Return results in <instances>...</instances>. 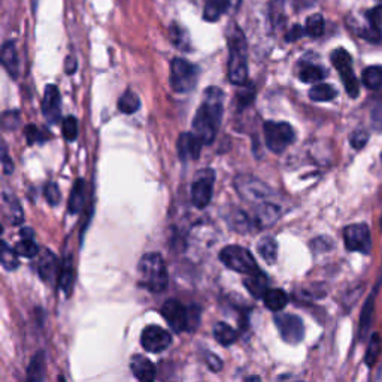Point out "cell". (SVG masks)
Masks as SVG:
<instances>
[{
  "instance_id": "4316f807",
  "label": "cell",
  "mask_w": 382,
  "mask_h": 382,
  "mask_svg": "<svg viewBox=\"0 0 382 382\" xmlns=\"http://www.w3.org/2000/svg\"><path fill=\"white\" fill-rule=\"evenodd\" d=\"M60 288L66 296L70 292L72 282H74V262H72L70 257H65L63 262H61L60 267Z\"/></svg>"
},
{
  "instance_id": "7dc6e473",
  "label": "cell",
  "mask_w": 382,
  "mask_h": 382,
  "mask_svg": "<svg viewBox=\"0 0 382 382\" xmlns=\"http://www.w3.org/2000/svg\"><path fill=\"white\" fill-rule=\"evenodd\" d=\"M66 74L67 75H72V74H75V70H77V58L74 56H69L66 58Z\"/></svg>"
},
{
  "instance_id": "c3c4849f",
  "label": "cell",
  "mask_w": 382,
  "mask_h": 382,
  "mask_svg": "<svg viewBox=\"0 0 382 382\" xmlns=\"http://www.w3.org/2000/svg\"><path fill=\"white\" fill-rule=\"evenodd\" d=\"M2 160H3V172L6 175H11L13 170H14V164L11 161V159L8 157V154H6V150H3V156H2Z\"/></svg>"
},
{
  "instance_id": "bcb514c9",
  "label": "cell",
  "mask_w": 382,
  "mask_h": 382,
  "mask_svg": "<svg viewBox=\"0 0 382 382\" xmlns=\"http://www.w3.org/2000/svg\"><path fill=\"white\" fill-rule=\"evenodd\" d=\"M372 121H374L375 127L382 129V105L375 106L374 113H372Z\"/></svg>"
},
{
  "instance_id": "db71d44e",
  "label": "cell",
  "mask_w": 382,
  "mask_h": 382,
  "mask_svg": "<svg viewBox=\"0 0 382 382\" xmlns=\"http://www.w3.org/2000/svg\"><path fill=\"white\" fill-rule=\"evenodd\" d=\"M379 2H382V0H379Z\"/></svg>"
},
{
  "instance_id": "d4e9b609",
  "label": "cell",
  "mask_w": 382,
  "mask_h": 382,
  "mask_svg": "<svg viewBox=\"0 0 382 382\" xmlns=\"http://www.w3.org/2000/svg\"><path fill=\"white\" fill-rule=\"evenodd\" d=\"M257 251H259L260 257L267 264H273L276 262L278 245H276V241L273 239V237L267 236V237L260 239L259 244H257Z\"/></svg>"
},
{
  "instance_id": "f6af8a7d",
  "label": "cell",
  "mask_w": 382,
  "mask_h": 382,
  "mask_svg": "<svg viewBox=\"0 0 382 382\" xmlns=\"http://www.w3.org/2000/svg\"><path fill=\"white\" fill-rule=\"evenodd\" d=\"M303 33H305V29H302L301 26L296 24V26L292 27L290 32L285 35V39L288 40V42H294V40H297L299 38H302Z\"/></svg>"
},
{
  "instance_id": "9a60e30c",
  "label": "cell",
  "mask_w": 382,
  "mask_h": 382,
  "mask_svg": "<svg viewBox=\"0 0 382 382\" xmlns=\"http://www.w3.org/2000/svg\"><path fill=\"white\" fill-rule=\"evenodd\" d=\"M132 374L141 382H152L156 378V366L152 361L143 356H133L130 360Z\"/></svg>"
},
{
  "instance_id": "e0dca14e",
  "label": "cell",
  "mask_w": 382,
  "mask_h": 382,
  "mask_svg": "<svg viewBox=\"0 0 382 382\" xmlns=\"http://www.w3.org/2000/svg\"><path fill=\"white\" fill-rule=\"evenodd\" d=\"M244 285L246 288V292L250 293L257 301H260V299H264L266 293L269 292V281H267V276L262 272L257 271L251 275H246V278L244 280Z\"/></svg>"
},
{
  "instance_id": "d6986e66",
  "label": "cell",
  "mask_w": 382,
  "mask_h": 382,
  "mask_svg": "<svg viewBox=\"0 0 382 382\" xmlns=\"http://www.w3.org/2000/svg\"><path fill=\"white\" fill-rule=\"evenodd\" d=\"M233 0H205L203 18L206 22H218V19L229 11Z\"/></svg>"
},
{
  "instance_id": "7a4b0ae2",
  "label": "cell",
  "mask_w": 382,
  "mask_h": 382,
  "mask_svg": "<svg viewBox=\"0 0 382 382\" xmlns=\"http://www.w3.org/2000/svg\"><path fill=\"white\" fill-rule=\"evenodd\" d=\"M227 47H229V61L227 75L234 86H245L248 82V45L245 35L239 26L232 23L227 29Z\"/></svg>"
},
{
  "instance_id": "d6a6232c",
  "label": "cell",
  "mask_w": 382,
  "mask_h": 382,
  "mask_svg": "<svg viewBox=\"0 0 382 382\" xmlns=\"http://www.w3.org/2000/svg\"><path fill=\"white\" fill-rule=\"evenodd\" d=\"M17 255L18 254L15 253V250L9 248V245L6 242L2 244V255H0V262H2V266L6 271H15L19 266Z\"/></svg>"
},
{
  "instance_id": "7bdbcfd3",
  "label": "cell",
  "mask_w": 382,
  "mask_h": 382,
  "mask_svg": "<svg viewBox=\"0 0 382 382\" xmlns=\"http://www.w3.org/2000/svg\"><path fill=\"white\" fill-rule=\"evenodd\" d=\"M367 133L363 130H357L351 135V145H353L356 150H361L366 143H367Z\"/></svg>"
},
{
  "instance_id": "681fc988",
  "label": "cell",
  "mask_w": 382,
  "mask_h": 382,
  "mask_svg": "<svg viewBox=\"0 0 382 382\" xmlns=\"http://www.w3.org/2000/svg\"><path fill=\"white\" fill-rule=\"evenodd\" d=\"M22 234V239H33V230L32 229H23L19 232Z\"/></svg>"
},
{
  "instance_id": "ee69618b",
  "label": "cell",
  "mask_w": 382,
  "mask_h": 382,
  "mask_svg": "<svg viewBox=\"0 0 382 382\" xmlns=\"http://www.w3.org/2000/svg\"><path fill=\"white\" fill-rule=\"evenodd\" d=\"M205 361H206V365L209 366V369L212 372H220L223 369V361L218 357H216L215 354L206 353L205 354Z\"/></svg>"
},
{
  "instance_id": "f35d334b",
  "label": "cell",
  "mask_w": 382,
  "mask_h": 382,
  "mask_svg": "<svg viewBox=\"0 0 382 382\" xmlns=\"http://www.w3.org/2000/svg\"><path fill=\"white\" fill-rule=\"evenodd\" d=\"M44 196H45V199L47 202L51 205V206H57L60 199H61V194H60V190L57 185L54 182H48L45 185V189H44Z\"/></svg>"
},
{
  "instance_id": "8d00e7d4",
  "label": "cell",
  "mask_w": 382,
  "mask_h": 382,
  "mask_svg": "<svg viewBox=\"0 0 382 382\" xmlns=\"http://www.w3.org/2000/svg\"><path fill=\"white\" fill-rule=\"evenodd\" d=\"M230 223H232L233 229L236 232H241V233L248 232L251 227V220L248 218L246 214H244L242 211H234L230 216Z\"/></svg>"
},
{
  "instance_id": "e575fe53",
  "label": "cell",
  "mask_w": 382,
  "mask_h": 382,
  "mask_svg": "<svg viewBox=\"0 0 382 382\" xmlns=\"http://www.w3.org/2000/svg\"><path fill=\"white\" fill-rule=\"evenodd\" d=\"M15 253L26 259H33L39 253V246L33 239H22L15 245Z\"/></svg>"
},
{
  "instance_id": "f1b7e54d",
  "label": "cell",
  "mask_w": 382,
  "mask_h": 382,
  "mask_svg": "<svg viewBox=\"0 0 382 382\" xmlns=\"http://www.w3.org/2000/svg\"><path fill=\"white\" fill-rule=\"evenodd\" d=\"M139 108H141V99L133 90L124 91L121 97L118 99V109L122 113L130 116V113H135L136 111H139Z\"/></svg>"
},
{
  "instance_id": "9c48e42d",
  "label": "cell",
  "mask_w": 382,
  "mask_h": 382,
  "mask_svg": "<svg viewBox=\"0 0 382 382\" xmlns=\"http://www.w3.org/2000/svg\"><path fill=\"white\" fill-rule=\"evenodd\" d=\"M275 324L278 332H280L284 342L290 345H297L302 342L305 336L303 321L297 315L293 314H276Z\"/></svg>"
},
{
  "instance_id": "8fae6325",
  "label": "cell",
  "mask_w": 382,
  "mask_h": 382,
  "mask_svg": "<svg viewBox=\"0 0 382 382\" xmlns=\"http://www.w3.org/2000/svg\"><path fill=\"white\" fill-rule=\"evenodd\" d=\"M344 241L347 250L369 254L372 248L370 230L366 224H351L344 230Z\"/></svg>"
},
{
  "instance_id": "ba28073f",
  "label": "cell",
  "mask_w": 382,
  "mask_h": 382,
  "mask_svg": "<svg viewBox=\"0 0 382 382\" xmlns=\"http://www.w3.org/2000/svg\"><path fill=\"white\" fill-rule=\"evenodd\" d=\"M215 182V172L206 168L196 173L191 182V203L198 209H205L211 203Z\"/></svg>"
},
{
  "instance_id": "60d3db41",
  "label": "cell",
  "mask_w": 382,
  "mask_h": 382,
  "mask_svg": "<svg viewBox=\"0 0 382 382\" xmlns=\"http://www.w3.org/2000/svg\"><path fill=\"white\" fill-rule=\"evenodd\" d=\"M26 136H27V141L29 143H35V142H44L47 139H49L45 133L42 130H39L38 127H35L33 124H30V126H27L26 129Z\"/></svg>"
},
{
  "instance_id": "3957f363",
  "label": "cell",
  "mask_w": 382,
  "mask_h": 382,
  "mask_svg": "<svg viewBox=\"0 0 382 382\" xmlns=\"http://www.w3.org/2000/svg\"><path fill=\"white\" fill-rule=\"evenodd\" d=\"M139 282L152 293H161L168 287V269L163 257L156 253L145 254L138 264Z\"/></svg>"
},
{
  "instance_id": "5b68a950",
  "label": "cell",
  "mask_w": 382,
  "mask_h": 382,
  "mask_svg": "<svg viewBox=\"0 0 382 382\" xmlns=\"http://www.w3.org/2000/svg\"><path fill=\"white\" fill-rule=\"evenodd\" d=\"M220 260L225 267H229L230 271L237 273L251 275L259 271L253 254L246 248L239 245H229L223 248L220 253Z\"/></svg>"
},
{
  "instance_id": "8992f818",
  "label": "cell",
  "mask_w": 382,
  "mask_h": 382,
  "mask_svg": "<svg viewBox=\"0 0 382 382\" xmlns=\"http://www.w3.org/2000/svg\"><path fill=\"white\" fill-rule=\"evenodd\" d=\"M263 132L267 148L275 154H281L284 150H287V147H290L296 138L294 129L288 122L266 121Z\"/></svg>"
},
{
  "instance_id": "836d02e7",
  "label": "cell",
  "mask_w": 382,
  "mask_h": 382,
  "mask_svg": "<svg viewBox=\"0 0 382 382\" xmlns=\"http://www.w3.org/2000/svg\"><path fill=\"white\" fill-rule=\"evenodd\" d=\"M324 70L321 67L318 66H312V65H308V66H303L301 69V74H299V77H301V79L303 82H306V84H312V82H318L321 81L324 78Z\"/></svg>"
},
{
  "instance_id": "2e32d148",
  "label": "cell",
  "mask_w": 382,
  "mask_h": 382,
  "mask_svg": "<svg viewBox=\"0 0 382 382\" xmlns=\"http://www.w3.org/2000/svg\"><path fill=\"white\" fill-rule=\"evenodd\" d=\"M178 156L182 161L185 160H194L200 156V150H202V143L200 141L196 138L193 133H182V135L178 138Z\"/></svg>"
},
{
  "instance_id": "b9f144b4",
  "label": "cell",
  "mask_w": 382,
  "mask_h": 382,
  "mask_svg": "<svg viewBox=\"0 0 382 382\" xmlns=\"http://www.w3.org/2000/svg\"><path fill=\"white\" fill-rule=\"evenodd\" d=\"M378 354H379V337L374 336L372 337V342H370V347H369L367 354H366V363L369 366L374 365V361L376 360Z\"/></svg>"
},
{
  "instance_id": "484cf974",
  "label": "cell",
  "mask_w": 382,
  "mask_h": 382,
  "mask_svg": "<svg viewBox=\"0 0 382 382\" xmlns=\"http://www.w3.org/2000/svg\"><path fill=\"white\" fill-rule=\"evenodd\" d=\"M214 337L216 339V342L218 344H221L224 347H229L237 340V333L232 326L225 324V323H216L214 326Z\"/></svg>"
},
{
  "instance_id": "f907efd6",
  "label": "cell",
  "mask_w": 382,
  "mask_h": 382,
  "mask_svg": "<svg viewBox=\"0 0 382 382\" xmlns=\"http://www.w3.org/2000/svg\"><path fill=\"white\" fill-rule=\"evenodd\" d=\"M245 382H262L259 376H251V378H248Z\"/></svg>"
},
{
  "instance_id": "ffe728a7",
  "label": "cell",
  "mask_w": 382,
  "mask_h": 382,
  "mask_svg": "<svg viewBox=\"0 0 382 382\" xmlns=\"http://www.w3.org/2000/svg\"><path fill=\"white\" fill-rule=\"evenodd\" d=\"M0 58H2V65L6 69L9 77L15 79L18 77V53H17L15 42L8 40V42L3 44Z\"/></svg>"
},
{
  "instance_id": "603a6c76",
  "label": "cell",
  "mask_w": 382,
  "mask_h": 382,
  "mask_svg": "<svg viewBox=\"0 0 382 382\" xmlns=\"http://www.w3.org/2000/svg\"><path fill=\"white\" fill-rule=\"evenodd\" d=\"M84 202H86V181L77 180L74 189H72V191H70L67 212L72 215L81 212L82 206H84Z\"/></svg>"
},
{
  "instance_id": "52a82bcc",
  "label": "cell",
  "mask_w": 382,
  "mask_h": 382,
  "mask_svg": "<svg viewBox=\"0 0 382 382\" xmlns=\"http://www.w3.org/2000/svg\"><path fill=\"white\" fill-rule=\"evenodd\" d=\"M332 63L339 72L340 78H342L348 96L356 99L360 93V84L353 70V58H351L348 51L344 48L335 49L332 53Z\"/></svg>"
},
{
  "instance_id": "6da1fadb",
  "label": "cell",
  "mask_w": 382,
  "mask_h": 382,
  "mask_svg": "<svg viewBox=\"0 0 382 382\" xmlns=\"http://www.w3.org/2000/svg\"><path fill=\"white\" fill-rule=\"evenodd\" d=\"M224 109V93L218 87H208L193 120V135L202 145H211L218 133Z\"/></svg>"
},
{
  "instance_id": "816d5d0a",
  "label": "cell",
  "mask_w": 382,
  "mask_h": 382,
  "mask_svg": "<svg viewBox=\"0 0 382 382\" xmlns=\"http://www.w3.org/2000/svg\"><path fill=\"white\" fill-rule=\"evenodd\" d=\"M58 382H66V381H65L63 376H60V378H58Z\"/></svg>"
},
{
  "instance_id": "83f0119b",
  "label": "cell",
  "mask_w": 382,
  "mask_h": 382,
  "mask_svg": "<svg viewBox=\"0 0 382 382\" xmlns=\"http://www.w3.org/2000/svg\"><path fill=\"white\" fill-rule=\"evenodd\" d=\"M264 305L267 309H271L273 312L281 311L288 303V296L285 292L280 290V288H275V290H269L264 296Z\"/></svg>"
},
{
  "instance_id": "30bf717a",
  "label": "cell",
  "mask_w": 382,
  "mask_h": 382,
  "mask_svg": "<svg viewBox=\"0 0 382 382\" xmlns=\"http://www.w3.org/2000/svg\"><path fill=\"white\" fill-rule=\"evenodd\" d=\"M161 315L173 332H189V308H185L177 299H169L163 303Z\"/></svg>"
},
{
  "instance_id": "7402d4cb",
  "label": "cell",
  "mask_w": 382,
  "mask_h": 382,
  "mask_svg": "<svg viewBox=\"0 0 382 382\" xmlns=\"http://www.w3.org/2000/svg\"><path fill=\"white\" fill-rule=\"evenodd\" d=\"M3 208H5V215L8 216V220L11 224L18 225L24 221V214L22 206H19V202L17 200L15 196L3 193Z\"/></svg>"
},
{
  "instance_id": "7c38bea8",
  "label": "cell",
  "mask_w": 382,
  "mask_h": 382,
  "mask_svg": "<svg viewBox=\"0 0 382 382\" xmlns=\"http://www.w3.org/2000/svg\"><path fill=\"white\" fill-rule=\"evenodd\" d=\"M141 344L145 348L148 353H163L164 349H168L172 344V336L160 326H148L143 328L141 335Z\"/></svg>"
},
{
  "instance_id": "74e56055",
  "label": "cell",
  "mask_w": 382,
  "mask_h": 382,
  "mask_svg": "<svg viewBox=\"0 0 382 382\" xmlns=\"http://www.w3.org/2000/svg\"><path fill=\"white\" fill-rule=\"evenodd\" d=\"M61 129H63V136L66 138V141L72 142L75 141L77 136H78V121L75 117H66L63 120V126H61Z\"/></svg>"
},
{
  "instance_id": "277c9868",
  "label": "cell",
  "mask_w": 382,
  "mask_h": 382,
  "mask_svg": "<svg viewBox=\"0 0 382 382\" xmlns=\"http://www.w3.org/2000/svg\"><path fill=\"white\" fill-rule=\"evenodd\" d=\"M199 81V69L185 58H173L170 65V87L175 93H190Z\"/></svg>"
},
{
  "instance_id": "4fadbf2b",
  "label": "cell",
  "mask_w": 382,
  "mask_h": 382,
  "mask_svg": "<svg viewBox=\"0 0 382 382\" xmlns=\"http://www.w3.org/2000/svg\"><path fill=\"white\" fill-rule=\"evenodd\" d=\"M236 190L239 191L245 199L248 200H259L267 202L266 199L272 194V190L267 187L262 181L255 180L253 177H241L236 178Z\"/></svg>"
},
{
  "instance_id": "1f68e13d",
  "label": "cell",
  "mask_w": 382,
  "mask_h": 382,
  "mask_svg": "<svg viewBox=\"0 0 382 382\" xmlns=\"http://www.w3.org/2000/svg\"><path fill=\"white\" fill-rule=\"evenodd\" d=\"M324 18L323 15L315 14L311 15L306 19V26H305V33L311 38H319L324 33Z\"/></svg>"
},
{
  "instance_id": "44dd1931",
  "label": "cell",
  "mask_w": 382,
  "mask_h": 382,
  "mask_svg": "<svg viewBox=\"0 0 382 382\" xmlns=\"http://www.w3.org/2000/svg\"><path fill=\"white\" fill-rule=\"evenodd\" d=\"M56 271H57V257L51 251L45 250L42 255H40L39 263H38L39 276L42 278L44 281H53L56 276Z\"/></svg>"
},
{
  "instance_id": "5bb4252c",
  "label": "cell",
  "mask_w": 382,
  "mask_h": 382,
  "mask_svg": "<svg viewBox=\"0 0 382 382\" xmlns=\"http://www.w3.org/2000/svg\"><path fill=\"white\" fill-rule=\"evenodd\" d=\"M44 117L49 124H56L61 117V96L56 86H47L42 100Z\"/></svg>"
},
{
  "instance_id": "ab89813d",
  "label": "cell",
  "mask_w": 382,
  "mask_h": 382,
  "mask_svg": "<svg viewBox=\"0 0 382 382\" xmlns=\"http://www.w3.org/2000/svg\"><path fill=\"white\" fill-rule=\"evenodd\" d=\"M367 19L372 29L378 30V32H382V5L375 6L374 9L367 11Z\"/></svg>"
},
{
  "instance_id": "d590c367",
  "label": "cell",
  "mask_w": 382,
  "mask_h": 382,
  "mask_svg": "<svg viewBox=\"0 0 382 382\" xmlns=\"http://www.w3.org/2000/svg\"><path fill=\"white\" fill-rule=\"evenodd\" d=\"M170 40L173 42V45L180 48V49H189V38L187 33H185V30L181 29L177 24L170 26Z\"/></svg>"
},
{
  "instance_id": "f546056e",
  "label": "cell",
  "mask_w": 382,
  "mask_h": 382,
  "mask_svg": "<svg viewBox=\"0 0 382 382\" xmlns=\"http://www.w3.org/2000/svg\"><path fill=\"white\" fill-rule=\"evenodd\" d=\"M337 96V91L335 87L328 84H317L309 90V99L314 102H328L333 100Z\"/></svg>"
},
{
  "instance_id": "cb8c5ba5",
  "label": "cell",
  "mask_w": 382,
  "mask_h": 382,
  "mask_svg": "<svg viewBox=\"0 0 382 382\" xmlns=\"http://www.w3.org/2000/svg\"><path fill=\"white\" fill-rule=\"evenodd\" d=\"M45 376V356L42 351H39L38 354L30 361L27 367V382H42Z\"/></svg>"
},
{
  "instance_id": "f5cc1de1",
  "label": "cell",
  "mask_w": 382,
  "mask_h": 382,
  "mask_svg": "<svg viewBox=\"0 0 382 382\" xmlns=\"http://www.w3.org/2000/svg\"><path fill=\"white\" fill-rule=\"evenodd\" d=\"M381 227H382V218H381Z\"/></svg>"
},
{
  "instance_id": "ac0fdd59",
  "label": "cell",
  "mask_w": 382,
  "mask_h": 382,
  "mask_svg": "<svg viewBox=\"0 0 382 382\" xmlns=\"http://www.w3.org/2000/svg\"><path fill=\"white\" fill-rule=\"evenodd\" d=\"M281 208L271 202H263L255 212V223L259 227H269L280 218Z\"/></svg>"
},
{
  "instance_id": "4dcf8cb0",
  "label": "cell",
  "mask_w": 382,
  "mask_h": 382,
  "mask_svg": "<svg viewBox=\"0 0 382 382\" xmlns=\"http://www.w3.org/2000/svg\"><path fill=\"white\" fill-rule=\"evenodd\" d=\"M361 78L367 88L378 90L382 86V66H370L365 69Z\"/></svg>"
}]
</instances>
